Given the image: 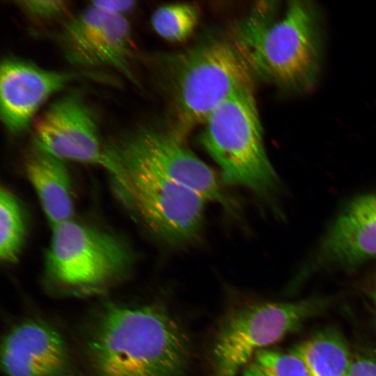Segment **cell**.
Here are the masks:
<instances>
[{
    "label": "cell",
    "mask_w": 376,
    "mask_h": 376,
    "mask_svg": "<svg viewBox=\"0 0 376 376\" xmlns=\"http://www.w3.org/2000/svg\"><path fill=\"white\" fill-rule=\"evenodd\" d=\"M204 125L201 142L219 166L224 180L262 198H270L279 179L265 148L252 87L233 94Z\"/></svg>",
    "instance_id": "cell-5"
},
{
    "label": "cell",
    "mask_w": 376,
    "mask_h": 376,
    "mask_svg": "<svg viewBox=\"0 0 376 376\" xmlns=\"http://www.w3.org/2000/svg\"><path fill=\"white\" fill-rule=\"evenodd\" d=\"M13 3L30 19L45 22L64 16L70 8L68 1L61 0H21Z\"/></svg>",
    "instance_id": "cell-19"
},
{
    "label": "cell",
    "mask_w": 376,
    "mask_h": 376,
    "mask_svg": "<svg viewBox=\"0 0 376 376\" xmlns=\"http://www.w3.org/2000/svg\"><path fill=\"white\" fill-rule=\"evenodd\" d=\"M104 168L118 195L165 242L182 246L202 228L205 203L198 193L164 175L111 141L104 144Z\"/></svg>",
    "instance_id": "cell-3"
},
{
    "label": "cell",
    "mask_w": 376,
    "mask_h": 376,
    "mask_svg": "<svg viewBox=\"0 0 376 376\" xmlns=\"http://www.w3.org/2000/svg\"><path fill=\"white\" fill-rule=\"evenodd\" d=\"M325 301H259L237 306L222 319L209 355L210 376H237L268 348L320 312Z\"/></svg>",
    "instance_id": "cell-6"
},
{
    "label": "cell",
    "mask_w": 376,
    "mask_h": 376,
    "mask_svg": "<svg viewBox=\"0 0 376 376\" xmlns=\"http://www.w3.org/2000/svg\"><path fill=\"white\" fill-rule=\"evenodd\" d=\"M242 376H308L304 366L292 349L258 352L242 371Z\"/></svg>",
    "instance_id": "cell-18"
},
{
    "label": "cell",
    "mask_w": 376,
    "mask_h": 376,
    "mask_svg": "<svg viewBox=\"0 0 376 376\" xmlns=\"http://www.w3.org/2000/svg\"><path fill=\"white\" fill-rule=\"evenodd\" d=\"M79 77L75 72L47 70L20 58L6 57L0 70V113L4 127L12 134L24 132L45 100Z\"/></svg>",
    "instance_id": "cell-12"
},
{
    "label": "cell",
    "mask_w": 376,
    "mask_h": 376,
    "mask_svg": "<svg viewBox=\"0 0 376 376\" xmlns=\"http://www.w3.org/2000/svg\"><path fill=\"white\" fill-rule=\"evenodd\" d=\"M116 146L206 201L235 215L237 205L210 166L184 143L173 130L139 127L111 140Z\"/></svg>",
    "instance_id": "cell-8"
},
{
    "label": "cell",
    "mask_w": 376,
    "mask_h": 376,
    "mask_svg": "<svg viewBox=\"0 0 376 376\" xmlns=\"http://www.w3.org/2000/svg\"><path fill=\"white\" fill-rule=\"evenodd\" d=\"M56 40L67 61L82 68H109L131 81V28L124 15H114L89 3L62 23Z\"/></svg>",
    "instance_id": "cell-9"
},
{
    "label": "cell",
    "mask_w": 376,
    "mask_h": 376,
    "mask_svg": "<svg viewBox=\"0 0 376 376\" xmlns=\"http://www.w3.org/2000/svg\"><path fill=\"white\" fill-rule=\"evenodd\" d=\"M350 376H376V350H366L354 354Z\"/></svg>",
    "instance_id": "cell-20"
},
{
    "label": "cell",
    "mask_w": 376,
    "mask_h": 376,
    "mask_svg": "<svg viewBox=\"0 0 376 376\" xmlns=\"http://www.w3.org/2000/svg\"><path fill=\"white\" fill-rule=\"evenodd\" d=\"M6 376H75L67 344L52 326L38 319L14 325L1 348Z\"/></svg>",
    "instance_id": "cell-13"
},
{
    "label": "cell",
    "mask_w": 376,
    "mask_h": 376,
    "mask_svg": "<svg viewBox=\"0 0 376 376\" xmlns=\"http://www.w3.org/2000/svg\"><path fill=\"white\" fill-rule=\"evenodd\" d=\"M308 376H350L353 356L344 338L326 329L291 348Z\"/></svg>",
    "instance_id": "cell-15"
},
{
    "label": "cell",
    "mask_w": 376,
    "mask_h": 376,
    "mask_svg": "<svg viewBox=\"0 0 376 376\" xmlns=\"http://www.w3.org/2000/svg\"><path fill=\"white\" fill-rule=\"evenodd\" d=\"M164 61L173 130L180 135L204 124L233 94L251 86L252 74L230 40H211Z\"/></svg>",
    "instance_id": "cell-4"
},
{
    "label": "cell",
    "mask_w": 376,
    "mask_h": 376,
    "mask_svg": "<svg viewBox=\"0 0 376 376\" xmlns=\"http://www.w3.org/2000/svg\"><path fill=\"white\" fill-rule=\"evenodd\" d=\"M34 147L61 160L105 164L104 143L95 116L77 94L53 102L33 125Z\"/></svg>",
    "instance_id": "cell-10"
},
{
    "label": "cell",
    "mask_w": 376,
    "mask_h": 376,
    "mask_svg": "<svg viewBox=\"0 0 376 376\" xmlns=\"http://www.w3.org/2000/svg\"><path fill=\"white\" fill-rule=\"evenodd\" d=\"M198 17V10L193 4H167L155 10L151 17V25L162 38L171 42H182L194 32Z\"/></svg>",
    "instance_id": "cell-17"
},
{
    "label": "cell",
    "mask_w": 376,
    "mask_h": 376,
    "mask_svg": "<svg viewBox=\"0 0 376 376\" xmlns=\"http://www.w3.org/2000/svg\"><path fill=\"white\" fill-rule=\"evenodd\" d=\"M132 256L117 236L70 220L53 227L45 274L62 290L89 293L121 279L130 269Z\"/></svg>",
    "instance_id": "cell-7"
},
{
    "label": "cell",
    "mask_w": 376,
    "mask_h": 376,
    "mask_svg": "<svg viewBox=\"0 0 376 376\" xmlns=\"http://www.w3.org/2000/svg\"><path fill=\"white\" fill-rule=\"evenodd\" d=\"M25 170L52 227L71 220L74 204L64 161L34 147L26 159Z\"/></svg>",
    "instance_id": "cell-14"
},
{
    "label": "cell",
    "mask_w": 376,
    "mask_h": 376,
    "mask_svg": "<svg viewBox=\"0 0 376 376\" xmlns=\"http://www.w3.org/2000/svg\"><path fill=\"white\" fill-rule=\"evenodd\" d=\"M368 295L373 307V315L376 323V276L368 290Z\"/></svg>",
    "instance_id": "cell-22"
},
{
    "label": "cell",
    "mask_w": 376,
    "mask_h": 376,
    "mask_svg": "<svg viewBox=\"0 0 376 376\" xmlns=\"http://www.w3.org/2000/svg\"><path fill=\"white\" fill-rule=\"evenodd\" d=\"M26 235L23 212L15 196L7 189L0 194V258L15 263L22 248Z\"/></svg>",
    "instance_id": "cell-16"
},
{
    "label": "cell",
    "mask_w": 376,
    "mask_h": 376,
    "mask_svg": "<svg viewBox=\"0 0 376 376\" xmlns=\"http://www.w3.org/2000/svg\"><path fill=\"white\" fill-rule=\"evenodd\" d=\"M376 259V194L359 196L340 212L301 270L299 279L320 269H351Z\"/></svg>",
    "instance_id": "cell-11"
},
{
    "label": "cell",
    "mask_w": 376,
    "mask_h": 376,
    "mask_svg": "<svg viewBox=\"0 0 376 376\" xmlns=\"http://www.w3.org/2000/svg\"><path fill=\"white\" fill-rule=\"evenodd\" d=\"M95 7L114 15H124L132 11L136 6V2L131 0H101L90 3Z\"/></svg>",
    "instance_id": "cell-21"
},
{
    "label": "cell",
    "mask_w": 376,
    "mask_h": 376,
    "mask_svg": "<svg viewBox=\"0 0 376 376\" xmlns=\"http://www.w3.org/2000/svg\"><path fill=\"white\" fill-rule=\"evenodd\" d=\"M278 2L256 6L236 22L230 41L251 74L292 93L312 91L323 56L320 13L311 1H289L278 15Z\"/></svg>",
    "instance_id": "cell-2"
},
{
    "label": "cell",
    "mask_w": 376,
    "mask_h": 376,
    "mask_svg": "<svg viewBox=\"0 0 376 376\" xmlns=\"http://www.w3.org/2000/svg\"><path fill=\"white\" fill-rule=\"evenodd\" d=\"M83 352L92 376H187L189 339L157 304L109 303L91 320Z\"/></svg>",
    "instance_id": "cell-1"
}]
</instances>
